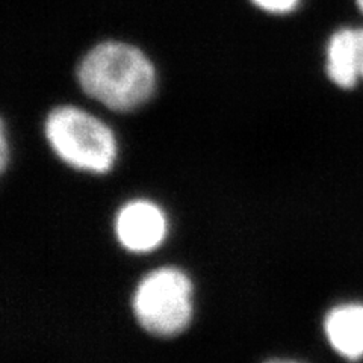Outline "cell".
<instances>
[{"label":"cell","mask_w":363,"mask_h":363,"mask_svg":"<svg viewBox=\"0 0 363 363\" xmlns=\"http://www.w3.org/2000/svg\"><path fill=\"white\" fill-rule=\"evenodd\" d=\"M77 82L91 99L118 112L144 105L156 89V68L143 50L121 41L94 45L77 67Z\"/></svg>","instance_id":"6da1fadb"},{"label":"cell","mask_w":363,"mask_h":363,"mask_svg":"<svg viewBox=\"0 0 363 363\" xmlns=\"http://www.w3.org/2000/svg\"><path fill=\"white\" fill-rule=\"evenodd\" d=\"M44 133L55 155L72 168L104 174L116 164V135L108 124L81 108H55L44 123Z\"/></svg>","instance_id":"7a4b0ae2"},{"label":"cell","mask_w":363,"mask_h":363,"mask_svg":"<svg viewBox=\"0 0 363 363\" xmlns=\"http://www.w3.org/2000/svg\"><path fill=\"white\" fill-rule=\"evenodd\" d=\"M132 308L145 332L162 337L180 335L192 320V283L179 268L155 269L136 286Z\"/></svg>","instance_id":"3957f363"},{"label":"cell","mask_w":363,"mask_h":363,"mask_svg":"<svg viewBox=\"0 0 363 363\" xmlns=\"http://www.w3.org/2000/svg\"><path fill=\"white\" fill-rule=\"evenodd\" d=\"M167 230L164 211L149 200L126 203L116 217L118 242L132 253L153 252L164 242Z\"/></svg>","instance_id":"277c9868"},{"label":"cell","mask_w":363,"mask_h":363,"mask_svg":"<svg viewBox=\"0 0 363 363\" xmlns=\"http://www.w3.org/2000/svg\"><path fill=\"white\" fill-rule=\"evenodd\" d=\"M324 330L339 356L356 362L363 359V304H342L327 313Z\"/></svg>","instance_id":"5b68a950"},{"label":"cell","mask_w":363,"mask_h":363,"mask_svg":"<svg viewBox=\"0 0 363 363\" xmlns=\"http://www.w3.org/2000/svg\"><path fill=\"white\" fill-rule=\"evenodd\" d=\"M325 72L328 79L339 88L351 89L356 86L360 79L356 29H339L328 40Z\"/></svg>","instance_id":"8992f818"},{"label":"cell","mask_w":363,"mask_h":363,"mask_svg":"<svg viewBox=\"0 0 363 363\" xmlns=\"http://www.w3.org/2000/svg\"><path fill=\"white\" fill-rule=\"evenodd\" d=\"M259 8L269 14H288L298 6L300 0H252Z\"/></svg>","instance_id":"52a82bcc"},{"label":"cell","mask_w":363,"mask_h":363,"mask_svg":"<svg viewBox=\"0 0 363 363\" xmlns=\"http://www.w3.org/2000/svg\"><path fill=\"white\" fill-rule=\"evenodd\" d=\"M0 164H2V172L6 169V164H8V140H6V129H5V123H2V132H0Z\"/></svg>","instance_id":"ba28073f"},{"label":"cell","mask_w":363,"mask_h":363,"mask_svg":"<svg viewBox=\"0 0 363 363\" xmlns=\"http://www.w3.org/2000/svg\"><path fill=\"white\" fill-rule=\"evenodd\" d=\"M357 37V64H359V76L363 79V28L356 29Z\"/></svg>","instance_id":"9c48e42d"},{"label":"cell","mask_w":363,"mask_h":363,"mask_svg":"<svg viewBox=\"0 0 363 363\" xmlns=\"http://www.w3.org/2000/svg\"><path fill=\"white\" fill-rule=\"evenodd\" d=\"M265 363H301V362L291 360V359H272V360H268Z\"/></svg>","instance_id":"30bf717a"},{"label":"cell","mask_w":363,"mask_h":363,"mask_svg":"<svg viewBox=\"0 0 363 363\" xmlns=\"http://www.w3.org/2000/svg\"><path fill=\"white\" fill-rule=\"evenodd\" d=\"M356 4L359 6V9H360V13L363 14V0H356Z\"/></svg>","instance_id":"8fae6325"}]
</instances>
